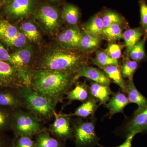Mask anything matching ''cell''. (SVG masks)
I'll use <instances>...</instances> for the list:
<instances>
[{"mask_svg":"<svg viewBox=\"0 0 147 147\" xmlns=\"http://www.w3.org/2000/svg\"><path fill=\"white\" fill-rule=\"evenodd\" d=\"M76 80L75 71L40 69L34 73L30 86L56 105Z\"/></svg>","mask_w":147,"mask_h":147,"instance_id":"6da1fadb","label":"cell"},{"mask_svg":"<svg viewBox=\"0 0 147 147\" xmlns=\"http://www.w3.org/2000/svg\"><path fill=\"white\" fill-rule=\"evenodd\" d=\"M29 111L40 121L48 119L54 115L56 105L50 99L34 90L30 85L16 90Z\"/></svg>","mask_w":147,"mask_h":147,"instance_id":"7a4b0ae2","label":"cell"},{"mask_svg":"<svg viewBox=\"0 0 147 147\" xmlns=\"http://www.w3.org/2000/svg\"><path fill=\"white\" fill-rule=\"evenodd\" d=\"M84 63L81 56L75 53L58 51L46 57L41 63V69L76 71L85 66Z\"/></svg>","mask_w":147,"mask_h":147,"instance_id":"3957f363","label":"cell"},{"mask_svg":"<svg viewBox=\"0 0 147 147\" xmlns=\"http://www.w3.org/2000/svg\"><path fill=\"white\" fill-rule=\"evenodd\" d=\"M42 129L39 120L30 112H25L21 108L13 110L11 129L15 138L23 136L32 137Z\"/></svg>","mask_w":147,"mask_h":147,"instance_id":"277c9868","label":"cell"},{"mask_svg":"<svg viewBox=\"0 0 147 147\" xmlns=\"http://www.w3.org/2000/svg\"><path fill=\"white\" fill-rule=\"evenodd\" d=\"M72 128L75 147H93L99 145L93 120H78L74 122Z\"/></svg>","mask_w":147,"mask_h":147,"instance_id":"5b68a950","label":"cell"},{"mask_svg":"<svg viewBox=\"0 0 147 147\" xmlns=\"http://www.w3.org/2000/svg\"><path fill=\"white\" fill-rule=\"evenodd\" d=\"M22 71L9 63L0 60V89L11 88L16 90L30 85V82L23 75Z\"/></svg>","mask_w":147,"mask_h":147,"instance_id":"8992f818","label":"cell"},{"mask_svg":"<svg viewBox=\"0 0 147 147\" xmlns=\"http://www.w3.org/2000/svg\"><path fill=\"white\" fill-rule=\"evenodd\" d=\"M70 116L65 114H57L55 112L54 115L55 120L49 128V131L56 139L63 142L73 138Z\"/></svg>","mask_w":147,"mask_h":147,"instance_id":"52a82bcc","label":"cell"},{"mask_svg":"<svg viewBox=\"0 0 147 147\" xmlns=\"http://www.w3.org/2000/svg\"><path fill=\"white\" fill-rule=\"evenodd\" d=\"M81 77H86L95 83L110 86L111 81L105 72L98 69L84 66L75 71V78L77 80Z\"/></svg>","mask_w":147,"mask_h":147,"instance_id":"ba28073f","label":"cell"},{"mask_svg":"<svg viewBox=\"0 0 147 147\" xmlns=\"http://www.w3.org/2000/svg\"><path fill=\"white\" fill-rule=\"evenodd\" d=\"M25 105L16 90L11 88L0 89V106L14 110Z\"/></svg>","mask_w":147,"mask_h":147,"instance_id":"9c48e42d","label":"cell"},{"mask_svg":"<svg viewBox=\"0 0 147 147\" xmlns=\"http://www.w3.org/2000/svg\"><path fill=\"white\" fill-rule=\"evenodd\" d=\"M125 131L127 135L147 131V107L138 113H134V116L127 124Z\"/></svg>","mask_w":147,"mask_h":147,"instance_id":"30bf717a","label":"cell"},{"mask_svg":"<svg viewBox=\"0 0 147 147\" xmlns=\"http://www.w3.org/2000/svg\"><path fill=\"white\" fill-rule=\"evenodd\" d=\"M125 93L127 94L129 102L135 103L138 105V108L134 113H138L147 108V98L137 90L133 80H128L126 83Z\"/></svg>","mask_w":147,"mask_h":147,"instance_id":"8fae6325","label":"cell"},{"mask_svg":"<svg viewBox=\"0 0 147 147\" xmlns=\"http://www.w3.org/2000/svg\"><path fill=\"white\" fill-rule=\"evenodd\" d=\"M38 17L48 30H52L57 26L59 14L57 11L53 7L45 6L40 9Z\"/></svg>","mask_w":147,"mask_h":147,"instance_id":"7c38bea8","label":"cell"},{"mask_svg":"<svg viewBox=\"0 0 147 147\" xmlns=\"http://www.w3.org/2000/svg\"><path fill=\"white\" fill-rule=\"evenodd\" d=\"M82 34L79 29L72 27L65 30L59 36L58 39L62 44L69 48L80 47Z\"/></svg>","mask_w":147,"mask_h":147,"instance_id":"4fadbf2b","label":"cell"},{"mask_svg":"<svg viewBox=\"0 0 147 147\" xmlns=\"http://www.w3.org/2000/svg\"><path fill=\"white\" fill-rule=\"evenodd\" d=\"M129 103L127 97L119 92L113 95L105 105L109 110V115L111 117L117 113H123V109Z\"/></svg>","mask_w":147,"mask_h":147,"instance_id":"5bb4252c","label":"cell"},{"mask_svg":"<svg viewBox=\"0 0 147 147\" xmlns=\"http://www.w3.org/2000/svg\"><path fill=\"white\" fill-rule=\"evenodd\" d=\"M90 96L94 98L99 102L100 105H105L110 99L113 94L109 86L93 82L89 88Z\"/></svg>","mask_w":147,"mask_h":147,"instance_id":"9a60e30c","label":"cell"},{"mask_svg":"<svg viewBox=\"0 0 147 147\" xmlns=\"http://www.w3.org/2000/svg\"><path fill=\"white\" fill-rule=\"evenodd\" d=\"M32 7V0H12L7 7V10L11 15L20 17L28 14Z\"/></svg>","mask_w":147,"mask_h":147,"instance_id":"2e32d148","label":"cell"},{"mask_svg":"<svg viewBox=\"0 0 147 147\" xmlns=\"http://www.w3.org/2000/svg\"><path fill=\"white\" fill-rule=\"evenodd\" d=\"M35 136L36 147H65L63 142L51 137L49 131L45 129Z\"/></svg>","mask_w":147,"mask_h":147,"instance_id":"e0dca14e","label":"cell"},{"mask_svg":"<svg viewBox=\"0 0 147 147\" xmlns=\"http://www.w3.org/2000/svg\"><path fill=\"white\" fill-rule=\"evenodd\" d=\"M31 58L30 50L27 49H21L10 55L8 63L23 71V67L28 64Z\"/></svg>","mask_w":147,"mask_h":147,"instance_id":"ac0fdd59","label":"cell"},{"mask_svg":"<svg viewBox=\"0 0 147 147\" xmlns=\"http://www.w3.org/2000/svg\"><path fill=\"white\" fill-rule=\"evenodd\" d=\"M144 35H145L144 32L141 26L135 28L128 29L124 32L123 38L124 40L127 53H129Z\"/></svg>","mask_w":147,"mask_h":147,"instance_id":"d6986e66","label":"cell"},{"mask_svg":"<svg viewBox=\"0 0 147 147\" xmlns=\"http://www.w3.org/2000/svg\"><path fill=\"white\" fill-rule=\"evenodd\" d=\"M84 32L93 35L101 38L104 37V24L102 17L98 15L93 16L84 26Z\"/></svg>","mask_w":147,"mask_h":147,"instance_id":"ffe728a7","label":"cell"},{"mask_svg":"<svg viewBox=\"0 0 147 147\" xmlns=\"http://www.w3.org/2000/svg\"><path fill=\"white\" fill-rule=\"evenodd\" d=\"M97 101H98V100L90 96L88 100L76 109L71 115L77 116L84 118L93 115L98 108Z\"/></svg>","mask_w":147,"mask_h":147,"instance_id":"44dd1931","label":"cell"},{"mask_svg":"<svg viewBox=\"0 0 147 147\" xmlns=\"http://www.w3.org/2000/svg\"><path fill=\"white\" fill-rule=\"evenodd\" d=\"M104 71L110 80L120 88L122 91L125 93L126 83L124 81L120 69L118 66L110 65L100 68Z\"/></svg>","mask_w":147,"mask_h":147,"instance_id":"7402d4cb","label":"cell"},{"mask_svg":"<svg viewBox=\"0 0 147 147\" xmlns=\"http://www.w3.org/2000/svg\"><path fill=\"white\" fill-rule=\"evenodd\" d=\"M66 94L69 103L76 100L84 102L90 97L89 89L84 84H77L73 89L69 91Z\"/></svg>","mask_w":147,"mask_h":147,"instance_id":"603a6c76","label":"cell"},{"mask_svg":"<svg viewBox=\"0 0 147 147\" xmlns=\"http://www.w3.org/2000/svg\"><path fill=\"white\" fill-rule=\"evenodd\" d=\"M18 32L16 27L8 21H0V38L5 43L13 39Z\"/></svg>","mask_w":147,"mask_h":147,"instance_id":"cb8c5ba5","label":"cell"},{"mask_svg":"<svg viewBox=\"0 0 147 147\" xmlns=\"http://www.w3.org/2000/svg\"><path fill=\"white\" fill-rule=\"evenodd\" d=\"M100 41L101 38L99 37L84 32L82 34L80 47L84 51H92L99 46Z\"/></svg>","mask_w":147,"mask_h":147,"instance_id":"d4e9b609","label":"cell"},{"mask_svg":"<svg viewBox=\"0 0 147 147\" xmlns=\"http://www.w3.org/2000/svg\"><path fill=\"white\" fill-rule=\"evenodd\" d=\"M147 37V36L145 35L129 53V58L132 60L139 62L146 59L147 56L145 52V45Z\"/></svg>","mask_w":147,"mask_h":147,"instance_id":"484cf974","label":"cell"},{"mask_svg":"<svg viewBox=\"0 0 147 147\" xmlns=\"http://www.w3.org/2000/svg\"><path fill=\"white\" fill-rule=\"evenodd\" d=\"M13 111L0 106V133L11 129Z\"/></svg>","mask_w":147,"mask_h":147,"instance_id":"4316f807","label":"cell"},{"mask_svg":"<svg viewBox=\"0 0 147 147\" xmlns=\"http://www.w3.org/2000/svg\"><path fill=\"white\" fill-rule=\"evenodd\" d=\"M94 64L99 68L110 65L119 66V61L111 57L106 52L98 51L94 61Z\"/></svg>","mask_w":147,"mask_h":147,"instance_id":"83f0119b","label":"cell"},{"mask_svg":"<svg viewBox=\"0 0 147 147\" xmlns=\"http://www.w3.org/2000/svg\"><path fill=\"white\" fill-rule=\"evenodd\" d=\"M63 15L67 23L71 25H75L79 19V11L75 6L68 5L63 8Z\"/></svg>","mask_w":147,"mask_h":147,"instance_id":"f1b7e54d","label":"cell"},{"mask_svg":"<svg viewBox=\"0 0 147 147\" xmlns=\"http://www.w3.org/2000/svg\"><path fill=\"white\" fill-rule=\"evenodd\" d=\"M139 62L131 59L125 61L122 67V76L128 80H133V76L139 67Z\"/></svg>","mask_w":147,"mask_h":147,"instance_id":"f546056e","label":"cell"},{"mask_svg":"<svg viewBox=\"0 0 147 147\" xmlns=\"http://www.w3.org/2000/svg\"><path fill=\"white\" fill-rule=\"evenodd\" d=\"M22 32L27 38L32 41H36L39 39L40 35L36 27L30 22H26L21 25Z\"/></svg>","mask_w":147,"mask_h":147,"instance_id":"4dcf8cb0","label":"cell"},{"mask_svg":"<svg viewBox=\"0 0 147 147\" xmlns=\"http://www.w3.org/2000/svg\"><path fill=\"white\" fill-rule=\"evenodd\" d=\"M104 34L109 40L115 41L123 38V32L120 25L114 24L104 29Z\"/></svg>","mask_w":147,"mask_h":147,"instance_id":"1f68e13d","label":"cell"},{"mask_svg":"<svg viewBox=\"0 0 147 147\" xmlns=\"http://www.w3.org/2000/svg\"><path fill=\"white\" fill-rule=\"evenodd\" d=\"M102 18L105 28L114 24L121 26L124 22L123 18L121 16L116 12L112 11L105 12L102 16Z\"/></svg>","mask_w":147,"mask_h":147,"instance_id":"d6a6232c","label":"cell"},{"mask_svg":"<svg viewBox=\"0 0 147 147\" xmlns=\"http://www.w3.org/2000/svg\"><path fill=\"white\" fill-rule=\"evenodd\" d=\"M140 16H141V27L147 36V4L144 0L139 1Z\"/></svg>","mask_w":147,"mask_h":147,"instance_id":"836d02e7","label":"cell"},{"mask_svg":"<svg viewBox=\"0 0 147 147\" xmlns=\"http://www.w3.org/2000/svg\"><path fill=\"white\" fill-rule=\"evenodd\" d=\"M28 136H20L13 139L16 147H36L35 142Z\"/></svg>","mask_w":147,"mask_h":147,"instance_id":"e575fe53","label":"cell"},{"mask_svg":"<svg viewBox=\"0 0 147 147\" xmlns=\"http://www.w3.org/2000/svg\"><path fill=\"white\" fill-rule=\"evenodd\" d=\"M27 38L22 32H18L16 36L11 40L6 42L9 46L18 48L23 47L26 42Z\"/></svg>","mask_w":147,"mask_h":147,"instance_id":"d590c367","label":"cell"},{"mask_svg":"<svg viewBox=\"0 0 147 147\" xmlns=\"http://www.w3.org/2000/svg\"><path fill=\"white\" fill-rule=\"evenodd\" d=\"M106 52L111 58L117 60L121 56V47L116 43H112L109 45Z\"/></svg>","mask_w":147,"mask_h":147,"instance_id":"8d00e7d4","label":"cell"},{"mask_svg":"<svg viewBox=\"0 0 147 147\" xmlns=\"http://www.w3.org/2000/svg\"><path fill=\"white\" fill-rule=\"evenodd\" d=\"M10 57V55L9 54L8 51L0 42V60L9 62Z\"/></svg>","mask_w":147,"mask_h":147,"instance_id":"74e56055","label":"cell"},{"mask_svg":"<svg viewBox=\"0 0 147 147\" xmlns=\"http://www.w3.org/2000/svg\"><path fill=\"white\" fill-rule=\"evenodd\" d=\"M135 134H129L127 135L126 140L125 141L123 144L117 147H131V144H132V140ZM100 147H105L99 145Z\"/></svg>","mask_w":147,"mask_h":147,"instance_id":"f35d334b","label":"cell"},{"mask_svg":"<svg viewBox=\"0 0 147 147\" xmlns=\"http://www.w3.org/2000/svg\"><path fill=\"white\" fill-rule=\"evenodd\" d=\"M0 147H8L4 138L1 135H0Z\"/></svg>","mask_w":147,"mask_h":147,"instance_id":"ab89813d","label":"cell"},{"mask_svg":"<svg viewBox=\"0 0 147 147\" xmlns=\"http://www.w3.org/2000/svg\"><path fill=\"white\" fill-rule=\"evenodd\" d=\"M10 147H16V145H15V142H14V140H13V141L11 142Z\"/></svg>","mask_w":147,"mask_h":147,"instance_id":"60d3db41","label":"cell"},{"mask_svg":"<svg viewBox=\"0 0 147 147\" xmlns=\"http://www.w3.org/2000/svg\"><path fill=\"white\" fill-rule=\"evenodd\" d=\"M53 1H57V0H53Z\"/></svg>","mask_w":147,"mask_h":147,"instance_id":"b9f144b4","label":"cell"}]
</instances>
